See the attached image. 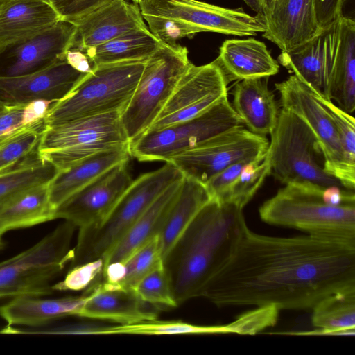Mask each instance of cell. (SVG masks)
I'll list each match as a JSON object with an SVG mask.
<instances>
[{"mask_svg": "<svg viewBox=\"0 0 355 355\" xmlns=\"http://www.w3.org/2000/svg\"><path fill=\"white\" fill-rule=\"evenodd\" d=\"M73 24L76 29L71 47L81 50L148 29L139 5L126 0H110Z\"/></svg>", "mask_w": 355, "mask_h": 355, "instance_id": "ffe728a7", "label": "cell"}, {"mask_svg": "<svg viewBox=\"0 0 355 355\" xmlns=\"http://www.w3.org/2000/svg\"><path fill=\"white\" fill-rule=\"evenodd\" d=\"M265 1H266V5H267L268 3H269L270 2H271L273 0H265Z\"/></svg>", "mask_w": 355, "mask_h": 355, "instance_id": "816d5d0a", "label": "cell"}, {"mask_svg": "<svg viewBox=\"0 0 355 355\" xmlns=\"http://www.w3.org/2000/svg\"><path fill=\"white\" fill-rule=\"evenodd\" d=\"M134 290L141 300L161 310L178 306L164 266L146 275Z\"/></svg>", "mask_w": 355, "mask_h": 355, "instance_id": "f35d334b", "label": "cell"}, {"mask_svg": "<svg viewBox=\"0 0 355 355\" xmlns=\"http://www.w3.org/2000/svg\"><path fill=\"white\" fill-rule=\"evenodd\" d=\"M45 125L44 118L41 119L0 137V173L18 164L37 150Z\"/></svg>", "mask_w": 355, "mask_h": 355, "instance_id": "836d02e7", "label": "cell"}, {"mask_svg": "<svg viewBox=\"0 0 355 355\" xmlns=\"http://www.w3.org/2000/svg\"><path fill=\"white\" fill-rule=\"evenodd\" d=\"M315 96L326 110L336 128L346 164L355 169V120L329 98L315 91Z\"/></svg>", "mask_w": 355, "mask_h": 355, "instance_id": "74e56055", "label": "cell"}, {"mask_svg": "<svg viewBox=\"0 0 355 355\" xmlns=\"http://www.w3.org/2000/svg\"><path fill=\"white\" fill-rule=\"evenodd\" d=\"M162 42L149 29H146L123 35L83 51L96 67L126 61L146 60Z\"/></svg>", "mask_w": 355, "mask_h": 355, "instance_id": "4dcf8cb0", "label": "cell"}, {"mask_svg": "<svg viewBox=\"0 0 355 355\" xmlns=\"http://www.w3.org/2000/svg\"><path fill=\"white\" fill-rule=\"evenodd\" d=\"M183 177L173 164L166 162L161 168L133 180L102 221L78 229L69 268L98 259H103L155 200Z\"/></svg>", "mask_w": 355, "mask_h": 355, "instance_id": "5b68a950", "label": "cell"}, {"mask_svg": "<svg viewBox=\"0 0 355 355\" xmlns=\"http://www.w3.org/2000/svg\"><path fill=\"white\" fill-rule=\"evenodd\" d=\"M112 335H187L229 334L228 324L198 325L182 321H159L157 319L143 322L120 325L114 324Z\"/></svg>", "mask_w": 355, "mask_h": 355, "instance_id": "d590c367", "label": "cell"}, {"mask_svg": "<svg viewBox=\"0 0 355 355\" xmlns=\"http://www.w3.org/2000/svg\"><path fill=\"white\" fill-rule=\"evenodd\" d=\"M93 321L94 320H91V322L72 324L45 332L58 334L112 335L111 329L113 324Z\"/></svg>", "mask_w": 355, "mask_h": 355, "instance_id": "7bdbcfd3", "label": "cell"}, {"mask_svg": "<svg viewBox=\"0 0 355 355\" xmlns=\"http://www.w3.org/2000/svg\"><path fill=\"white\" fill-rule=\"evenodd\" d=\"M49 183L26 189L0 203V234L55 219Z\"/></svg>", "mask_w": 355, "mask_h": 355, "instance_id": "83f0119b", "label": "cell"}, {"mask_svg": "<svg viewBox=\"0 0 355 355\" xmlns=\"http://www.w3.org/2000/svg\"><path fill=\"white\" fill-rule=\"evenodd\" d=\"M192 64L187 49L178 42H163L146 60L135 92L121 115L130 142L148 131Z\"/></svg>", "mask_w": 355, "mask_h": 355, "instance_id": "9c48e42d", "label": "cell"}, {"mask_svg": "<svg viewBox=\"0 0 355 355\" xmlns=\"http://www.w3.org/2000/svg\"><path fill=\"white\" fill-rule=\"evenodd\" d=\"M132 1L138 4L139 3L140 0H132Z\"/></svg>", "mask_w": 355, "mask_h": 355, "instance_id": "f907efd6", "label": "cell"}, {"mask_svg": "<svg viewBox=\"0 0 355 355\" xmlns=\"http://www.w3.org/2000/svg\"><path fill=\"white\" fill-rule=\"evenodd\" d=\"M5 1H8V0H0V2Z\"/></svg>", "mask_w": 355, "mask_h": 355, "instance_id": "f5cc1de1", "label": "cell"}, {"mask_svg": "<svg viewBox=\"0 0 355 355\" xmlns=\"http://www.w3.org/2000/svg\"><path fill=\"white\" fill-rule=\"evenodd\" d=\"M62 20L74 23L110 0H48Z\"/></svg>", "mask_w": 355, "mask_h": 355, "instance_id": "60d3db41", "label": "cell"}, {"mask_svg": "<svg viewBox=\"0 0 355 355\" xmlns=\"http://www.w3.org/2000/svg\"><path fill=\"white\" fill-rule=\"evenodd\" d=\"M141 15L150 32L170 44L200 32L237 36L266 31L263 17L197 0H140Z\"/></svg>", "mask_w": 355, "mask_h": 355, "instance_id": "3957f363", "label": "cell"}, {"mask_svg": "<svg viewBox=\"0 0 355 355\" xmlns=\"http://www.w3.org/2000/svg\"><path fill=\"white\" fill-rule=\"evenodd\" d=\"M26 104L8 106L0 115V135L7 134L24 124Z\"/></svg>", "mask_w": 355, "mask_h": 355, "instance_id": "ee69618b", "label": "cell"}, {"mask_svg": "<svg viewBox=\"0 0 355 355\" xmlns=\"http://www.w3.org/2000/svg\"><path fill=\"white\" fill-rule=\"evenodd\" d=\"M60 20L48 0L0 2V49L38 35Z\"/></svg>", "mask_w": 355, "mask_h": 355, "instance_id": "7402d4cb", "label": "cell"}, {"mask_svg": "<svg viewBox=\"0 0 355 355\" xmlns=\"http://www.w3.org/2000/svg\"><path fill=\"white\" fill-rule=\"evenodd\" d=\"M275 89L282 108L300 116L317 137L324 159V170L346 188L355 190V169L346 164L336 128L315 91L294 74L276 83Z\"/></svg>", "mask_w": 355, "mask_h": 355, "instance_id": "7c38bea8", "label": "cell"}, {"mask_svg": "<svg viewBox=\"0 0 355 355\" xmlns=\"http://www.w3.org/2000/svg\"><path fill=\"white\" fill-rule=\"evenodd\" d=\"M268 78L239 80L232 104L249 130L264 136L274 130L279 112L275 94L268 87Z\"/></svg>", "mask_w": 355, "mask_h": 355, "instance_id": "d4e9b609", "label": "cell"}, {"mask_svg": "<svg viewBox=\"0 0 355 355\" xmlns=\"http://www.w3.org/2000/svg\"><path fill=\"white\" fill-rule=\"evenodd\" d=\"M214 62L226 81L265 78L279 72V66L262 42L253 38L225 40Z\"/></svg>", "mask_w": 355, "mask_h": 355, "instance_id": "603a6c76", "label": "cell"}, {"mask_svg": "<svg viewBox=\"0 0 355 355\" xmlns=\"http://www.w3.org/2000/svg\"><path fill=\"white\" fill-rule=\"evenodd\" d=\"M87 298L78 316L120 325L157 319L161 310L146 302L135 290L110 286L95 281L86 291Z\"/></svg>", "mask_w": 355, "mask_h": 355, "instance_id": "44dd1931", "label": "cell"}, {"mask_svg": "<svg viewBox=\"0 0 355 355\" xmlns=\"http://www.w3.org/2000/svg\"><path fill=\"white\" fill-rule=\"evenodd\" d=\"M246 5L255 11L257 15H263L266 6L265 0H243Z\"/></svg>", "mask_w": 355, "mask_h": 355, "instance_id": "7dc6e473", "label": "cell"}, {"mask_svg": "<svg viewBox=\"0 0 355 355\" xmlns=\"http://www.w3.org/2000/svg\"><path fill=\"white\" fill-rule=\"evenodd\" d=\"M103 259H98L69 268L64 278L53 284V291H80L88 288L101 277Z\"/></svg>", "mask_w": 355, "mask_h": 355, "instance_id": "ab89813d", "label": "cell"}, {"mask_svg": "<svg viewBox=\"0 0 355 355\" xmlns=\"http://www.w3.org/2000/svg\"><path fill=\"white\" fill-rule=\"evenodd\" d=\"M266 31L263 36L282 52L290 51L322 32L315 13V0H273L262 15Z\"/></svg>", "mask_w": 355, "mask_h": 355, "instance_id": "d6986e66", "label": "cell"}, {"mask_svg": "<svg viewBox=\"0 0 355 355\" xmlns=\"http://www.w3.org/2000/svg\"><path fill=\"white\" fill-rule=\"evenodd\" d=\"M76 25L60 20L46 31L0 49V77L35 73L66 61Z\"/></svg>", "mask_w": 355, "mask_h": 355, "instance_id": "9a60e30c", "label": "cell"}, {"mask_svg": "<svg viewBox=\"0 0 355 355\" xmlns=\"http://www.w3.org/2000/svg\"><path fill=\"white\" fill-rule=\"evenodd\" d=\"M227 84L214 61L200 66L192 64L148 131L159 130L200 114L227 96Z\"/></svg>", "mask_w": 355, "mask_h": 355, "instance_id": "5bb4252c", "label": "cell"}, {"mask_svg": "<svg viewBox=\"0 0 355 355\" xmlns=\"http://www.w3.org/2000/svg\"><path fill=\"white\" fill-rule=\"evenodd\" d=\"M227 97L192 119L146 132L130 142L131 157L140 162H166L220 132L242 125Z\"/></svg>", "mask_w": 355, "mask_h": 355, "instance_id": "8fae6325", "label": "cell"}, {"mask_svg": "<svg viewBox=\"0 0 355 355\" xmlns=\"http://www.w3.org/2000/svg\"><path fill=\"white\" fill-rule=\"evenodd\" d=\"M2 234H0V248H1L2 245H3V242H2Z\"/></svg>", "mask_w": 355, "mask_h": 355, "instance_id": "681fc988", "label": "cell"}, {"mask_svg": "<svg viewBox=\"0 0 355 355\" xmlns=\"http://www.w3.org/2000/svg\"><path fill=\"white\" fill-rule=\"evenodd\" d=\"M270 135L267 150L270 175L281 183L346 188L324 170V159L318 139L300 116L282 108Z\"/></svg>", "mask_w": 355, "mask_h": 355, "instance_id": "ba28073f", "label": "cell"}, {"mask_svg": "<svg viewBox=\"0 0 355 355\" xmlns=\"http://www.w3.org/2000/svg\"><path fill=\"white\" fill-rule=\"evenodd\" d=\"M355 286V245L310 234L276 237L247 227L202 297L217 306L311 309Z\"/></svg>", "mask_w": 355, "mask_h": 355, "instance_id": "6da1fadb", "label": "cell"}, {"mask_svg": "<svg viewBox=\"0 0 355 355\" xmlns=\"http://www.w3.org/2000/svg\"><path fill=\"white\" fill-rule=\"evenodd\" d=\"M247 227L237 206L211 198L202 207L163 259L178 305L202 297Z\"/></svg>", "mask_w": 355, "mask_h": 355, "instance_id": "7a4b0ae2", "label": "cell"}, {"mask_svg": "<svg viewBox=\"0 0 355 355\" xmlns=\"http://www.w3.org/2000/svg\"><path fill=\"white\" fill-rule=\"evenodd\" d=\"M278 60L314 91L327 97L325 31L290 51L282 52Z\"/></svg>", "mask_w": 355, "mask_h": 355, "instance_id": "f546056e", "label": "cell"}, {"mask_svg": "<svg viewBox=\"0 0 355 355\" xmlns=\"http://www.w3.org/2000/svg\"><path fill=\"white\" fill-rule=\"evenodd\" d=\"M131 155L129 144L96 153L58 171L49 182L50 200L56 208L75 193L112 167L127 163Z\"/></svg>", "mask_w": 355, "mask_h": 355, "instance_id": "484cf974", "label": "cell"}, {"mask_svg": "<svg viewBox=\"0 0 355 355\" xmlns=\"http://www.w3.org/2000/svg\"><path fill=\"white\" fill-rule=\"evenodd\" d=\"M182 179L168 187L137 220L103 258V268L109 263L124 261L137 250L160 235L171 207L179 193Z\"/></svg>", "mask_w": 355, "mask_h": 355, "instance_id": "cb8c5ba5", "label": "cell"}, {"mask_svg": "<svg viewBox=\"0 0 355 355\" xmlns=\"http://www.w3.org/2000/svg\"><path fill=\"white\" fill-rule=\"evenodd\" d=\"M269 141L242 125L220 132L196 147L171 158L184 177L205 184L230 164L264 154Z\"/></svg>", "mask_w": 355, "mask_h": 355, "instance_id": "4fadbf2b", "label": "cell"}, {"mask_svg": "<svg viewBox=\"0 0 355 355\" xmlns=\"http://www.w3.org/2000/svg\"><path fill=\"white\" fill-rule=\"evenodd\" d=\"M327 97L345 112L355 110V22L343 16L325 31Z\"/></svg>", "mask_w": 355, "mask_h": 355, "instance_id": "e0dca14e", "label": "cell"}, {"mask_svg": "<svg viewBox=\"0 0 355 355\" xmlns=\"http://www.w3.org/2000/svg\"><path fill=\"white\" fill-rule=\"evenodd\" d=\"M58 173L42 160L37 150L18 164L0 173V203L26 189L49 183Z\"/></svg>", "mask_w": 355, "mask_h": 355, "instance_id": "d6a6232c", "label": "cell"}, {"mask_svg": "<svg viewBox=\"0 0 355 355\" xmlns=\"http://www.w3.org/2000/svg\"><path fill=\"white\" fill-rule=\"evenodd\" d=\"M87 74L62 61L35 73L0 77V102L8 106L38 100L57 103L67 98Z\"/></svg>", "mask_w": 355, "mask_h": 355, "instance_id": "ac0fdd59", "label": "cell"}, {"mask_svg": "<svg viewBox=\"0 0 355 355\" xmlns=\"http://www.w3.org/2000/svg\"><path fill=\"white\" fill-rule=\"evenodd\" d=\"M311 309V323L317 329L336 336L355 334V286L325 296Z\"/></svg>", "mask_w": 355, "mask_h": 355, "instance_id": "1f68e13d", "label": "cell"}, {"mask_svg": "<svg viewBox=\"0 0 355 355\" xmlns=\"http://www.w3.org/2000/svg\"><path fill=\"white\" fill-rule=\"evenodd\" d=\"M65 60L82 73H89L95 68L85 51L78 48L71 47L66 53Z\"/></svg>", "mask_w": 355, "mask_h": 355, "instance_id": "f6af8a7d", "label": "cell"}, {"mask_svg": "<svg viewBox=\"0 0 355 355\" xmlns=\"http://www.w3.org/2000/svg\"><path fill=\"white\" fill-rule=\"evenodd\" d=\"M55 103L38 100L26 105L24 117V124L27 125L37 120L45 118L48 111Z\"/></svg>", "mask_w": 355, "mask_h": 355, "instance_id": "bcb514c9", "label": "cell"}, {"mask_svg": "<svg viewBox=\"0 0 355 355\" xmlns=\"http://www.w3.org/2000/svg\"><path fill=\"white\" fill-rule=\"evenodd\" d=\"M121 111L46 125L37 153L58 171L99 152L130 144L123 128Z\"/></svg>", "mask_w": 355, "mask_h": 355, "instance_id": "30bf717a", "label": "cell"}, {"mask_svg": "<svg viewBox=\"0 0 355 355\" xmlns=\"http://www.w3.org/2000/svg\"><path fill=\"white\" fill-rule=\"evenodd\" d=\"M3 135H0V137L2 136Z\"/></svg>", "mask_w": 355, "mask_h": 355, "instance_id": "db71d44e", "label": "cell"}, {"mask_svg": "<svg viewBox=\"0 0 355 355\" xmlns=\"http://www.w3.org/2000/svg\"><path fill=\"white\" fill-rule=\"evenodd\" d=\"M270 173V160L266 151L245 164L219 202L243 209L261 188Z\"/></svg>", "mask_w": 355, "mask_h": 355, "instance_id": "e575fe53", "label": "cell"}, {"mask_svg": "<svg viewBox=\"0 0 355 355\" xmlns=\"http://www.w3.org/2000/svg\"><path fill=\"white\" fill-rule=\"evenodd\" d=\"M323 189L285 184L261 205L259 216L270 225L355 245V204L329 205L323 200Z\"/></svg>", "mask_w": 355, "mask_h": 355, "instance_id": "277c9868", "label": "cell"}, {"mask_svg": "<svg viewBox=\"0 0 355 355\" xmlns=\"http://www.w3.org/2000/svg\"><path fill=\"white\" fill-rule=\"evenodd\" d=\"M76 228L64 220L32 247L0 262V300L51 295L52 282L73 259Z\"/></svg>", "mask_w": 355, "mask_h": 355, "instance_id": "8992f818", "label": "cell"}, {"mask_svg": "<svg viewBox=\"0 0 355 355\" xmlns=\"http://www.w3.org/2000/svg\"><path fill=\"white\" fill-rule=\"evenodd\" d=\"M346 0H315L316 17L321 29L324 31L336 24L343 16Z\"/></svg>", "mask_w": 355, "mask_h": 355, "instance_id": "b9f144b4", "label": "cell"}, {"mask_svg": "<svg viewBox=\"0 0 355 355\" xmlns=\"http://www.w3.org/2000/svg\"><path fill=\"white\" fill-rule=\"evenodd\" d=\"M126 164L112 167L69 197L56 208L55 219L69 221L78 229L102 221L133 181Z\"/></svg>", "mask_w": 355, "mask_h": 355, "instance_id": "2e32d148", "label": "cell"}, {"mask_svg": "<svg viewBox=\"0 0 355 355\" xmlns=\"http://www.w3.org/2000/svg\"><path fill=\"white\" fill-rule=\"evenodd\" d=\"M211 197L206 186L184 177L179 193L169 211L159 235L162 259Z\"/></svg>", "mask_w": 355, "mask_h": 355, "instance_id": "f1b7e54d", "label": "cell"}, {"mask_svg": "<svg viewBox=\"0 0 355 355\" xmlns=\"http://www.w3.org/2000/svg\"><path fill=\"white\" fill-rule=\"evenodd\" d=\"M87 293L80 296L44 299L17 297L0 306V317L8 326L39 327L68 316H78Z\"/></svg>", "mask_w": 355, "mask_h": 355, "instance_id": "4316f807", "label": "cell"}, {"mask_svg": "<svg viewBox=\"0 0 355 355\" xmlns=\"http://www.w3.org/2000/svg\"><path fill=\"white\" fill-rule=\"evenodd\" d=\"M6 107H7V105H5L1 102H0V115L5 111Z\"/></svg>", "mask_w": 355, "mask_h": 355, "instance_id": "c3c4849f", "label": "cell"}, {"mask_svg": "<svg viewBox=\"0 0 355 355\" xmlns=\"http://www.w3.org/2000/svg\"><path fill=\"white\" fill-rule=\"evenodd\" d=\"M146 61L96 66L67 98L51 106L44 118L46 125L123 112L135 92Z\"/></svg>", "mask_w": 355, "mask_h": 355, "instance_id": "52a82bcc", "label": "cell"}, {"mask_svg": "<svg viewBox=\"0 0 355 355\" xmlns=\"http://www.w3.org/2000/svg\"><path fill=\"white\" fill-rule=\"evenodd\" d=\"M121 263L122 277L117 288L134 290L143 278L163 266L159 236L155 237Z\"/></svg>", "mask_w": 355, "mask_h": 355, "instance_id": "8d00e7d4", "label": "cell"}]
</instances>
